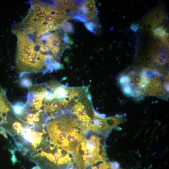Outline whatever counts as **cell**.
<instances>
[{
  "label": "cell",
  "mask_w": 169,
  "mask_h": 169,
  "mask_svg": "<svg viewBox=\"0 0 169 169\" xmlns=\"http://www.w3.org/2000/svg\"><path fill=\"white\" fill-rule=\"evenodd\" d=\"M32 169H41V168H40V166L38 165L37 166H36L34 167H33Z\"/></svg>",
  "instance_id": "cell-20"
},
{
  "label": "cell",
  "mask_w": 169,
  "mask_h": 169,
  "mask_svg": "<svg viewBox=\"0 0 169 169\" xmlns=\"http://www.w3.org/2000/svg\"><path fill=\"white\" fill-rule=\"evenodd\" d=\"M12 127L14 130L17 131L18 134H21L24 128L20 123L17 121L15 122L13 124Z\"/></svg>",
  "instance_id": "cell-14"
},
{
  "label": "cell",
  "mask_w": 169,
  "mask_h": 169,
  "mask_svg": "<svg viewBox=\"0 0 169 169\" xmlns=\"http://www.w3.org/2000/svg\"><path fill=\"white\" fill-rule=\"evenodd\" d=\"M85 16L88 21H91L97 24L99 22L97 14H88Z\"/></svg>",
  "instance_id": "cell-15"
},
{
  "label": "cell",
  "mask_w": 169,
  "mask_h": 169,
  "mask_svg": "<svg viewBox=\"0 0 169 169\" xmlns=\"http://www.w3.org/2000/svg\"><path fill=\"white\" fill-rule=\"evenodd\" d=\"M74 169L73 168H67V169Z\"/></svg>",
  "instance_id": "cell-21"
},
{
  "label": "cell",
  "mask_w": 169,
  "mask_h": 169,
  "mask_svg": "<svg viewBox=\"0 0 169 169\" xmlns=\"http://www.w3.org/2000/svg\"><path fill=\"white\" fill-rule=\"evenodd\" d=\"M88 135L87 132L85 137L77 147L73 158L75 164L80 169H86L99 162H105L107 160L104 147L101 143V135L94 133Z\"/></svg>",
  "instance_id": "cell-2"
},
{
  "label": "cell",
  "mask_w": 169,
  "mask_h": 169,
  "mask_svg": "<svg viewBox=\"0 0 169 169\" xmlns=\"http://www.w3.org/2000/svg\"><path fill=\"white\" fill-rule=\"evenodd\" d=\"M60 30L62 32L72 33L74 32V28L73 24L67 22L63 24L60 28Z\"/></svg>",
  "instance_id": "cell-9"
},
{
  "label": "cell",
  "mask_w": 169,
  "mask_h": 169,
  "mask_svg": "<svg viewBox=\"0 0 169 169\" xmlns=\"http://www.w3.org/2000/svg\"><path fill=\"white\" fill-rule=\"evenodd\" d=\"M20 83L21 87L28 88L32 85V81L26 77H23L20 80Z\"/></svg>",
  "instance_id": "cell-13"
},
{
  "label": "cell",
  "mask_w": 169,
  "mask_h": 169,
  "mask_svg": "<svg viewBox=\"0 0 169 169\" xmlns=\"http://www.w3.org/2000/svg\"><path fill=\"white\" fill-rule=\"evenodd\" d=\"M48 86L47 83L33 84L28 88L26 96L27 101L24 110L31 112H37L43 106L45 93Z\"/></svg>",
  "instance_id": "cell-4"
},
{
  "label": "cell",
  "mask_w": 169,
  "mask_h": 169,
  "mask_svg": "<svg viewBox=\"0 0 169 169\" xmlns=\"http://www.w3.org/2000/svg\"><path fill=\"white\" fill-rule=\"evenodd\" d=\"M71 18L72 19L76 21L81 22L84 23L88 21L85 15L81 14L77 12H74Z\"/></svg>",
  "instance_id": "cell-11"
},
{
  "label": "cell",
  "mask_w": 169,
  "mask_h": 169,
  "mask_svg": "<svg viewBox=\"0 0 169 169\" xmlns=\"http://www.w3.org/2000/svg\"><path fill=\"white\" fill-rule=\"evenodd\" d=\"M123 117L104 118L96 113L91 122L87 126V131L104 136L114 128L124 122Z\"/></svg>",
  "instance_id": "cell-3"
},
{
  "label": "cell",
  "mask_w": 169,
  "mask_h": 169,
  "mask_svg": "<svg viewBox=\"0 0 169 169\" xmlns=\"http://www.w3.org/2000/svg\"><path fill=\"white\" fill-rule=\"evenodd\" d=\"M26 104L21 101H18L12 105V109L16 116L18 117L22 114Z\"/></svg>",
  "instance_id": "cell-7"
},
{
  "label": "cell",
  "mask_w": 169,
  "mask_h": 169,
  "mask_svg": "<svg viewBox=\"0 0 169 169\" xmlns=\"http://www.w3.org/2000/svg\"><path fill=\"white\" fill-rule=\"evenodd\" d=\"M84 26L88 31L95 34H96V29L100 26L98 24L91 21H87L84 23Z\"/></svg>",
  "instance_id": "cell-10"
},
{
  "label": "cell",
  "mask_w": 169,
  "mask_h": 169,
  "mask_svg": "<svg viewBox=\"0 0 169 169\" xmlns=\"http://www.w3.org/2000/svg\"><path fill=\"white\" fill-rule=\"evenodd\" d=\"M84 4L85 6L88 14H97L94 1H86Z\"/></svg>",
  "instance_id": "cell-8"
},
{
  "label": "cell",
  "mask_w": 169,
  "mask_h": 169,
  "mask_svg": "<svg viewBox=\"0 0 169 169\" xmlns=\"http://www.w3.org/2000/svg\"><path fill=\"white\" fill-rule=\"evenodd\" d=\"M163 42L165 43V40L159 37H156V36H154V37L152 39V43L155 46L159 45L161 43H163Z\"/></svg>",
  "instance_id": "cell-17"
},
{
  "label": "cell",
  "mask_w": 169,
  "mask_h": 169,
  "mask_svg": "<svg viewBox=\"0 0 169 169\" xmlns=\"http://www.w3.org/2000/svg\"><path fill=\"white\" fill-rule=\"evenodd\" d=\"M130 28L132 31L136 32L137 31L138 28V26L137 24H132L131 25Z\"/></svg>",
  "instance_id": "cell-19"
},
{
  "label": "cell",
  "mask_w": 169,
  "mask_h": 169,
  "mask_svg": "<svg viewBox=\"0 0 169 169\" xmlns=\"http://www.w3.org/2000/svg\"><path fill=\"white\" fill-rule=\"evenodd\" d=\"M59 2L61 7L62 8L71 7L73 3V1L69 0L59 1Z\"/></svg>",
  "instance_id": "cell-16"
},
{
  "label": "cell",
  "mask_w": 169,
  "mask_h": 169,
  "mask_svg": "<svg viewBox=\"0 0 169 169\" xmlns=\"http://www.w3.org/2000/svg\"><path fill=\"white\" fill-rule=\"evenodd\" d=\"M12 108V105L8 100L6 92L0 86V126L7 124L8 113Z\"/></svg>",
  "instance_id": "cell-5"
},
{
  "label": "cell",
  "mask_w": 169,
  "mask_h": 169,
  "mask_svg": "<svg viewBox=\"0 0 169 169\" xmlns=\"http://www.w3.org/2000/svg\"><path fill=\"white\" fill-rule=\"evenodd\" d=\"M153 35L156 37H159L163 39L166 37V33L163 29L161 27H158L154 29L153 31Z\"/></svg>",
  "instance_id": "cell-12"
},
{
  "label": "cell",
  "mask_w": 169,
  "mask_h": 169,
  "mask_svg": "<svg viewBox=\"0 0 169 169\" xmlns=\"http://www.w3.org/2000/svg\"><path fill=\"white\" fill-rule=\"evenodd\" d=\"M62 40L66 43L71 45L73 44V41L70 38L67 34H65L62 37Z\"/></svg>",
  "instance_id": "cell-18"
},
{
  "label": "cell",
  "mask_w": 169,
  "mask_h": 169,
  "mask_svg": "<svg viewBox=\"0 0 169 169\" xmlns=\"http://www.w3.org/2000/svg\"><path fill=\"white\" fill-rule=\"evenodd\" d=\"M49 121L46 124L48 134L46 143L74 157L77 147L85 137L87 130L71 114Z\"/></svg>",
  "instance_id": "cell-1"
},
{
  "label": "cell",
  "mask_w": 169,
  "mask_h": 169,
  "mask_svg": "<svg viewBox=\"0 0 169 169\" xmlns=\"http://www.w3.org/2000/svg\"><path fill=\"white\" fill-rule=\"evenodd\" d=\"M164 16L163 13L160 10H156L150 15L146 22L153 26L160 22L163 19Z\"/></svg>",
  "instance_id": "cell-6"
}]
</instances>
